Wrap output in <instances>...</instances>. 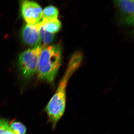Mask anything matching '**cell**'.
I'll return each mask as SVG.
<instances>
[{"label": "cell", "mask_w": 134, "mask_h": 134, "mask_svg": "<svg viewBox=\"0 0 134 134\" xmlns=\"http://www.w3.org/2000/svg\"><path fill=\"white\" fill-rule=\"evenodd\" d=\"M45 47L43 45L36 47L24 51L19 55V68L26 79L31 77L37 69L40 56Z\"/></svg>", "instance_id": "3957f363"}, {"label": "cell", "mask_w": 134, "mask_h": 134, "mask_svg": "<svg viewBox=\"0 0 134 134\" xmlns=\"http://www.w3.org/2000/svg\"><path fill=\"white\" fill-rule=\"evenodd\" d=\"M10 129L14 134H25L26 128L24 125L18 121H12L9 125Z\"/></svg>", "instance_id": "30bf717a"}, {"label": "cell", "mask_w": 134, "mask_h": 134, "mask_svg": "<svg viewBox=\"0 0 134 134\" xmlns=\"http://www.w3.org/2000/svg\"><path fill=\"white\" fill-rule=\"evenodd\" d=\"M80 66V62L77 60L74 59L70 60L65 74L60 81L55 93L46 107V111L54 128L65 113L68 82Z\"/></svg>", "instance_id": "6da1fadb"}, {"label": "cell", "mask_w": 134, "mask_h": 134, "mask_svg": "<svg viewBox=\"0 0 134 134\" xmlns=\"http://www.w3.org/2000/svg\"><path fill=\"white\" fill-rule=\"evenodd\" d=\"M62 47L60 44L46 47L39 59L38 77L49 83L54 81L61 65Z\"/></svg>", "instance_id": "7a4b0ae2"}, {"label": "cell", "mask_w": 134, "mask_h": 134, "mask_svg": "<svg viewBox=\"0 0 134 134\" xmlns=\"http://www.w3.org/2000/svg\"><path fill=\"white\" fill-rule=\"evenodd\" d=\"M114 2L118 10L120 23L127 26L133 25V0H119Z\"/></svg>", "instance_id": "277c9868"}, {"label": "cell", "mask_w": 134, "mask_h": 134, "mask_svg": "<svg viewBox=\"0 0 134 134\" xmlns=\"http://www.w3.org/2000/svg\"><path fill=\"white\" fill-rule=\"evenodd\" d=\"M40 24L46 31L53 34L59 31L62 26L61 23L57 18L42 19Z\"/></svg>", "instance_id": "52a82bcc"}, {"label": "cell", "mask_w": 134, "mask_h": 134, "mask_svg": "<svg viewBox=\"0 0 134 134\" xmlns=\"http://www.w3.org/2000/svg\"><path fill=\"white\" fill-rule=\"evenodd\" d=\"M59 10L57 8L53 6L46 7L42 12L43 19L57 18L59 15Z\"/></svg>", "instance_id": "ba28073f"}, {"label": "cell", "mask_w": 134, "mask_h": 134, "mask_svg": "<svg viewBox=\"0 0 134 134\" xmlns=\"http://www.w3.org/2000/svg\"><path fill=\"white\" fill-rule=\"evenodd\" d=\"M39 31L41 40H42V42L44 44L43 46L46 47L47 45L50 44L53 41L54 38V35L53 34L49 33L48 32L46 31L41 25Z\"/></svg>", "instance_id": "9c48e42d"}, {"label": "cell", "mask_w": 134, "mask_h": 134, "mask_svg": "<svg viewBox=\"0 0 134 134\" xmlns=\"http://www.w3.org/2000/svg\"><path fill=\"white\" fill-rule=\"evenodd\" d=\"M40 25L27 24L22 30L21 35L24 41L27 45L34 47L41 45V39L40 34Z\"/></svg>", "instance_id": "8992f818"}, {"label": "cell", "mask_w": 134, "mask_h": 134, "mask_svg": "<svg viewBox=\"0 0 134 134\" xmlns=\"http://www.w3.org/2000/svg\"><path fill=\"white\" fill-rule=\"evenodd\" d=\"M4 134H14L13 133V132H12V130H10V129H8L5 132V133Z\"/></svg>", "instance_id": "8fae6325"}, {"label": "cell", "mask_w": 134, "mask_h": 134, "mask_svg": "<svg viewBox=\"0 0 134 134\" xmlns=\"http://www.w3.org/2000/svg\"><path fill=\"white\" fill-rule=\"evenodd\" d=\"M21 8L22 15L28 24L36 25L40 22L43 10L38 3L31 1H23Z\"/></svg>", "instance_id": "5b68a950"}]
</instances>
